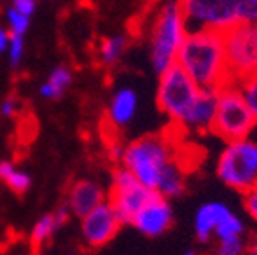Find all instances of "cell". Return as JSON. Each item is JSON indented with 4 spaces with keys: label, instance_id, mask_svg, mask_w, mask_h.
Returning a JSON list of instances; mask_svg holds the SVG:
<instances>
[{
    "label": "cell",
    "instance_id": "277c9868",
    "mask_svg": "<svg viewBox=\"0 0 257 255\" xmlns=\"http://www.w3.org/2000/svg\"><path fill=\"white\" fill-rule=\"evenodd\" d=\"M214 172L223 186L241 195L257 186V141L252 136L227 141L216 157Z\"/></svg>",
    "mask_w": 257,
    "mask_h": 255
},
{
    "label": "cell",
    "instance_id": "2e32d148",
    "mask_svg": "<svg viewBox=\"0 0 257 255\" xmlns=\"http://www.w3.org/2000/svg\"><path fill=\"white\" fill-rule=\"evenodd\" d=\"M186 188H188V173H186L184 164L177 157L163 170L154 191L165 196L166 200H175L184 195Z\"/></svg>",
    "mask_w": 257,
    "mask_h": 255
},
{
    "label": "cell",
    "instance_id": "d4e9b609",
    "mask_svg": "<svg viewBox=\"0 0 257 255\" xmlns=\"http://www.w3.org/2000/svg\"><path fill=\"white\" fill-rule=\"evenodd\" d=\"M6 52H8V56H9V63H11V66H18V64L22 63V57H24V52H25L24 36L11 34L8 50H6Z\"/></svg>",
    "mask_w": 257,
    "mask_h": 255
},
{
    "label": "cell",
    "instance_id": "1f68e13d",
    "mask_svg": "<svg viewBox=\"0 0 257 255\" xmlns=\"http://www.w3.org/2000/svg\"><path fill=\"white\" fill-rule=\"evenodd\" d=\"M246 255H257V237L248 239V244H246Z\"/></svg>",
    "mask_w": 257,
    "mask_h": 255
},
{
    "label": "cell",
    "instance_id": "ac0fdd59",
    "mask_svg": "<svg viewBox=\"0 0 257 255\" xmlns=\"http://www.w3.org/2000/svg\"><path fill=\"white\" fill-rule=\"evenodd\" d=\"M0 180H4L8 184V188L15 193H25L31 188V175L11 163V161H2L0 163Z\"/></svg>",
    "mask_w": 257,
    "mask_h": 255
},
{
    "label": "cell",
    "instance_id": "30bf717a",
    "mask_svg": "<svg viewBox=\"0 0 257 255\" xmlns=\"http://www.w3.org/2000/svg\"><path fill=\"white\" fill-rule=\"evenodd\" d=\"M120 228L121 221L107 200L80 218V237L89 248H102L111 243Z\"/></svg>",
    "mask_w": 257,
    "mask_h": 255
},
{
    "label": "cell",
    "instance_id": "d6986e66",
    "mask_svg": "<svg viewBox=\"0 0 257 255\" xmlns=\"http://www.w3.org/2000/svg\"><path fill=\"white\" fill-rule=\"evenodd\" d=\"M125 48H127V38L121 34L105 38L100 43V50H98V57H100L102 64H105V66L118 64V61L123 57Z\"/></svg>",
    "mask_w": 257,
    "mask_h": 255
},
{
    "label": "cell",
    "instance_id": "ffe728a7",
    "mask_svg": "<svg viewBox=\"0 0 257 255\" xmlns=\"http://www.w3.org/2000/svg\"><path fill=\"white\" fill-rule=\"evenodd\" d=\"M59 223L56 221L54 214H43L38 219L31 232V241L32 244H43L45 241H48L52 237V234L57 230Z\"/></svg>",
    "mask_w": 257,
    "mask_h": 255
},
{
    "label": "cell",
    "instance_id": "5bb4252c",
    "mask_svg": "<svg viewBox=\"0 0 257 255\" xmlns=\"http://www.w3.org/2000/svg\"><path fill=\"white\" fill-rule=\"evenodd\" d=\"M229 211V205L220 202V200H209V202L202 203L195 212V218H193V230H195L197 239L204 244L213 243L214 230Z\"/></svg>",
    "mask_w": 257,
    "mask_h": 255
},
{
    "label": "cell",
    "instance_id": "3957f363",
    "mask_svg": "<svg viewBox=\"0 0 257 255\" xmlns=\"http://www.w3.org/2000/svg\"><path fill=\"white\" fill-rule=\"evenodd\" d=\"M173 159H177L175 145L165 136L149 134L125 145L121 166L133 173L145 188L154 191L163 170Z\"/></svg>",
    "mask_w": 257,
    "mask_h": 255
},
{
    "label": "cell",
    "instance_id": "836d02e7",
    "mask_svg": "<svg viewBox=\"0 0 257 255\" xmlns=\"http://www.w3.org/2000/svg\"><path fill=\"white\" fill-rule=\"evenodd\" d=\"M252 138L257 141V123H255V127H253V132H252Z\"/></svg>",
    "mask_w": 257,
    "mask_h": 255
},
{
    "label": "cell",
    "instance_id": "6da1fadb",
    "mask_svg": "<svg viewBox=\"0 0 257 255\" xmlns=\"http://www.w3.org/2000/svg\"><path fill=\"white\" fill-rule=\"evenodd\" d=\"M175 64L200 89H220L230 82L223 50V34L189 31L179 48Z\"/></svg>",
    "mask_w": 257,
    "mask_h": 255
},
{
    "label": "cell",
    "instance_id": "e575fe53",
    "mask_svg": "<svg viewBox=\"0 0 257 255\" xmlns=\"http://www.w3.org/2000/svg\"><path fill=\"white\" fill-rule=\"evenodd\" d=\"M68 255H77V253H68Z\"/></svg>",
    "mask_w": 257,
    "mask_h": 255
},
{
    "label": "cell",
    "instance_id": "f546056e",
    "mask_svg": "<svg viewBox=\"0 0 257 255\" xmlns=\"http://www.w3.org/2000/svg\"><path fill=\"white\" fill-rule=\"evenodd\" d=\"M9 38H11V32H9L8 29L0 27V54L6 52V50H8Z\"/></svg>",
    "mask_w": 257,
    "mask_h": 255
},
{
    "label": "cell",
    "instance_id": "cb8c5ba5",
    "mask_svg": "<svg viewBox=\"0 0 257 255\" xmlns=\"http://www.w3.org/2000/svg\"><path fill=\"white\" fill-rule=\"evenodd\" d=\"M6 20H8V31L11 34H16V36H24L29 29V24H31V18L29 16H24L20 13H16L13 8L8 9L6 13Z\"/></svg>",
    "mask_w": 257,
    "mask_h": 255
},
{
    "label": "cell",
    "instance_id": "f1b7e54d",
    "mask_svg": "<svg viewBox=\"0 0 257 255\" xmlns=\"http://www.w3.org/2000/svg\"><path fill=\"white\" fill-rule=\"evenodd\" d=\"M16 109H18V104H16L15 98H6L0 105V112L6 116V118H11V116L16 114Z\"/></svg>",
    "mask_w": 257,
    "mask_h": 255
},
{
    "label": "cell",
    "instance_id": "9a60e30c",
    "mask_svg": "<svg viewBox=\"0 0 257 255\" xmlns=\"http://www.w3.org/2000/svg\"><path fill=\"white\" fill-rule=\"evenodd\" d=\"M102 202H105V191L100 184L95 180H79L70 188L66 207L72 214L82 218Z\"/></svg>",
    "mask_w": 257,
    "mask_h": 255
},
{
    "label": "cell",
    "instance_id": "ba28073f",
    "mask_svg": "<svg viewBox=\"0 0 257 255\" xmlns=\"http://www.w3.org/2000/svg\"><path fill=\"white\" fill-rule=\"evenodd\" d=\"M188 31H211L223 34L237 24V0H179Z\"/></svg>",
    "mask_w": 257,
    "mask_h": 255
},
{
    "label": "cell",
    "instance_id": "44dd1931",
    "mask_svg": "<svg viewBox=\"0 0 257 255\" xmlns=\"http://www.w3.org/2000/svg\"><path fill=\"white\" fill-rule=\"evenodd\" d=\"M246 244H248V237L213 241L211 255H246Z\"/></svg>",
    "mask_w": 257,
    "mask_h": 255
},
{
    "label": "cell",
    "instance_id": "83f0119b",
    "mask_svg": "<svg viewBox=\"0 0 257 255\" xmlns=\"http://www.w3.org/2000/svg\"><path fill=\"white\" fill-rule=\"evenodd\" d=\"M123 152H125V145H121L120 141H111L107 145V157L112 161V163H118L121 164V157H123Z\"/></svg>",
    "mask_w": 257,
    "mask_h": 255
},
{
    "label": "cell",
    "instance_id": "9c48e42d",
    "mask_svg": "<svg viewBox=\"0 0 257 255\" xmlns=\"http://www.w3.org/2000/svg\"><path fill=\"white\" fill-rule=\"evenodd\" d=\"M152 193V189L145 188L143 184L138 182L133 173L120 164L111 175V188H109L107 202L114 209L121 225H131L134 214L150 198Z\"/></svg>",
    "mask_w": 257,
    "mask_h": 255
},
{
    "label": "cell",
    "instance_id": "7402d4cb",
    "mask_svg": "<svg viewBox=\"0 0 257 255\" xmlns=\"http://www.w3.org/2000/svg\"><path fill=\"white\" fill-rule=\"evenodd\" d=\"M236 84L237 88H239L241 95H243V98H245L248 109L252 111V114L255 116L257 120V73H253V75L246 77V79L239 80Z\"/></svg>",
    "mask_w": 257,
    "mask_h": 255
},
{
    "label": "cell",
    "instance_id": "7c38bea8",
    "mask_svg": "<svg viewBox=\"0 0 257 255\" xmlns=\"http://www.w3.org/2000/svg\"><path fill=\"white\" fill-rule=\"evenodd\" d=\"M216 111V89H200L195 104L179 123V129L191 134H207L211 132Z\"/></svg>",
    "mask_w": 257,
    "mask_h": 255
},
{
    "label": "cell",
    "instance_id": "603a6c76",
    "mask_svg": "<svg viewBox=\"0 0 257 255\" xmlns=\"http://www.w3.org/2000/svg\"><path fill=\"white\" fill-rule=\"evenodd\" d=\"M237 24L257 27V0H237L236 2Z\"/></svg>",
    "mask_w": 257,
    "mask_h": 255
},
{
    "label": "cell",
    "instance_id": "4316f807",
    "mask_svg": "<svg viewBox=\"0 0 257 255\" xmlns=\"http://www.w3.org/2000/svg\"><path fill=\"white\" fill-rule=\"evenodd\" d=\"M13 9L24 16L31 18L36 11V0H13Z\"/></svg>",
    "mask_w": 257,
    "mask_h": 255
},
{
    "label": "cell",
    "instance_id": "7a4b0ae2",
    "mask_svg": "<svg viewBox=\"0 0 257 255\" xmlns=\"http://www.w3.org/2000/svg\"><path fill=\"white\" fill-rule=\"evenodd\" d=\"M188 25L179 0H166L150 25V64L157 75L175 64L179 48L188 36Z\"/></svg>",
    "mask_w": 257,
    "mask_h": 255
},
{
    "label": "cell",
    "instance_id": "484cf974",
    "mask_svg": "<svg viewBox=\"0 0 257 255\" xmlns=\"http://www.w3.org/2000/svg\"><path fill=\"white\" fill-rule=\"evenodd\" d=\"M243 209L245 214L248 216V219L257 227V186H253L252 189L243 193Z\"/></svg>",
    "mask_w": 257,
    "mask_h": 255
},
{
    "label": "cell",
    "instance_id": "52a82bcc",
    "mask_svg": "<svg viewBox=\"0 0 257 255\" xmlns=\"http://www.w3.org/2000/svg\"><path fill=\"white\" fill-rule=\"evenodd\" d=\"M223 50L232 82L257 73V27L246 24L232 25L223 32Z\"/></svg>",
    "mask_w": 257,
    "mask_h": 255
},
{
    "label": "cell",
    "instance_id": "e0dca14e",
    "mask_svg": "<svg viewBox=\"0 0 257 255\" xmlns=\"http://www.w3.org/2000/svg\"><path fill=\"white\" fill-rule=\"evenodd\" d=\"M73 75L70 72V68L66 66H56L48 75L47 82H43L40 86V95L47 100L59 98L66 89L72 86Z\"/></svg>",
    "mask_w": 257,
    "mask_h": 255
},
{
    "label": "cell",
    "instance_id": "d6a6232c",
    "mask_svg": "<svg viewBox=\"0 0 257 255\" xmlns=\"http://www.w3.org/2000/svg\"><path fill=\"white\" fill-rule=\"evenodd\" d=\"M182 255H198V253H197V251H195V250H186Z\"/></svg>",
    "mask_w": 257,
    "mask_h": 255
},
{
    "label": "cell",
    "instance_id": "8992f818",
    "mask_svg": "<svg viewBox=\"0 0 257 255\" xmlns=\"http://www.w3.org/2000/svg\"><path fill=\"white\" fill-rule=\"evenodd\" d=\"M198 95L200 88L177 64L159 75L156 91L157 107L175 127H179V123L184 120Z\"/></svg>",
    "mask_w": 257,
    "mask_h": 255
},
{
    "label": "cell",
    "instance_id": "5b68a950",
    "mask_svg": "<svg viewBox=\"0 0 257 255\" xmlns=\"http://www.w3.org/2000/svg\"><path fill=\"white\" fill-rule=\"evenodd\" d=\"M257 120L246 105L236 82H227L216 89V111L211 132L223 143L252 136Z\"/></svg>",
    "mask_w": 257,
    "mask_h": 255
},
{
    "label": "cell",
    "instance_id": "4dcf8cb0",
    "mask_svg": "<svg viewBox=\"0 0 257 255\" xmlns=\"http://www.w3.org/2000/svg\"><path fill=\"white\" fill-rule=\"evenodd\" d=\"M68 212H70V209L66 207V205H63V207H59L56 212H54V218H56V221L59 225H63L64 221H66V218H68Z\"/></svg>",
    "mask_w": 257,
    "mask_h": 255
},
{
    "label": "cell",
    "instance_id": "4fadbf2b",
    "mask_svg": "<svg viewBox=\"0 0 257 255\" xmlns=\"http://www.w3.org/2000/svg\"><path fill=\"white\" fill-rule=\"evenodd\" d=\"M138 109H140V95H138V91L134 88H131V86H121V88H118L116 91L112 93L111 100H109V123L116 129L128 127L136 118Z\"/></svg>",
    "mask_w": 257,
    "mask_h": 255
},
{
    "label": "cell",
    "instance_id": "8fae6325",
    "mask_svg": "<svg viewBox=\"0 0 257 255\" xmlns=\"http://www.w3.org/2000/svg\"><path fill=\"white\" fill-rule=\"evenodd\" d=\"M173 219L175 216H173L172 202L154 191L134 214L131 225L147 237H159L172 228Z\"/></svg>",
    "mask_w": 257,
    "mask_h": 255
}]
</instances>
